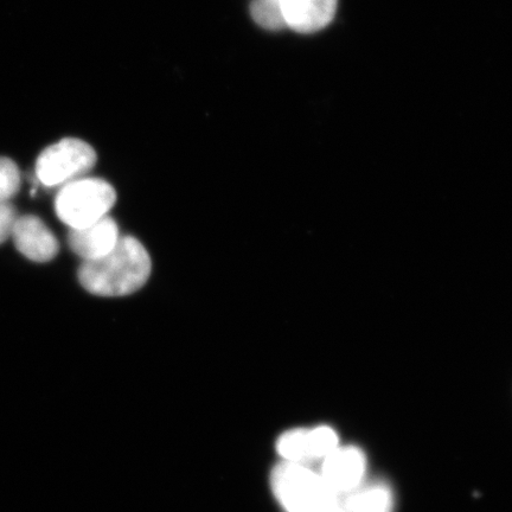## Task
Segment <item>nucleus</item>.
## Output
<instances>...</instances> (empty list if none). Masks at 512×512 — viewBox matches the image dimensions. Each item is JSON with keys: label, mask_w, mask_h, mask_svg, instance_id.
Returning <instances> with one entry per match:
<instances>
[{"label": "nucleus", "mask_w": 512, "mask_h": 512, "mask_svg": "<svg viewBox=\"0 0 512 512\" xmlns=\"http://www.w3.org/2000/svg\"><path fill=\"white\" fill-rule=\"evenodd\" d=\"M338 446V435L334 428L319 426L284 433L278 440L277 450L285 462L305 465L317 460L323 462Z\"/></svg>", "instance_id": "nucleus-5"}, {"label": "nucleus", "mask_w": 512, "mask_h": 512, "mask_svg": "<svg viewBox=\"0 0 512 512\" xmlns=\"http://www.w3.org/2000/svg\"><path fill=\"white\" fill-rule=\"evenodd\" d=\"M120 238L117 222L108 215L87 227L70 229L68 243L83 261H92L110 253Z\"/></svg>", "instance_id": "nucleus-8"}, {"label": "nucleus", "mask_w": 512, "mask_h": 512, "mask_svg": "<svg viewBox=\"0 0 512 512\" xmlns=\"http://www.w3.org/2000/svg\"><path fill=\"white\" fill-rule=\"evenodd\" d=\"M254 22L266 30L286 28L280 0H254L251 4Z\"/></svg>", "instance_id": "nucleus-11"}, {"label": "nucleus", "mask_w": 512, "mask_h": 512, "mask_svg": "<svg viewBox=\"0 0 512 512\" xmlns=\"http://www.w3.org/2000/svg\"><path fill=\"white\" fill-rule=\"evenodd\" d=\"M17 251L34 262H49L60 251L59 241L40 217H18L11 235Z\"/></svg>", "instance_id": "nucleus-7"}, {"label": "nucleus", "mask_w": 512, "mask_h": 512, "mask_svg": "<svg viewBox=\"0 0 512 512\" xmlns=\"http://www.w3.org/2000/svg\"><path fill=\"white\" fill-rule=\"evenodd\" d=\"M343 505L348 512H393L394 495L386 483L362 484L345 496Z\"/></svg>", "instance_id": "nucleus-10"}, {"label": "nucleus", "mask_w": 512, "mask_h": 512, "mask_svg": "<svg viewBox=\"0 0 512 512\" xmlns=\"http://www.w3.org/2000/svg\"><path fill=\"white\" fill-rule=\"evenodd\" d=\"M117 192L105 179L81 177L57 192L55 213L70 229H79L110 215Z\"/></svg>", "instance_id": "nucleus-3"}, {"label": "nucleus", "mask_w": 512, "mask_h": 512, "mask_svg": "<svg viewBox=\"0 0 512 512\" xmlns=\"http://www.w3.org/2000/svg\"><path fill=\"white\" fill-rule=\"evenodd\" d=\"M275 497L286 512H325L342 501L319 473L296 463H283L274 470Z\"/></svg>", "instance_id": "nucleus-2"}, {"label": "nucleus", "mask_w": 512, "mask_h": 512, "mask_svg": "<svg viewBox=\"0 0 512 512\" xmlns=\"http://www.w3.org/2000/svg\"><path fill=\"white\" fill-rule=\"evenodd\" d=\"M17 219L15 207L10 202H0V245L11 238Z\"/></svg>", "instance_id": "nucleus-13"}, {"label": "nucleus", "mask_w": 512, "mask_h": 512, "mask_svg": "<svg viewBox=\"0 0 512 512\" xmlns=\"http://www.w3.org/2000/svg\"><path fill=\"white\" fill-rule=\"evenodd\" d=\"M286 28L313 34L335 18L338 0H280Z\"/></svg>", "instance_id": "nucleus-9"}, {"label": "nucleus", "mask_w": 512, "mask_h": 512, "mask_svg": "<svg viewBox=\"0 0 512 512\" xmlns=\"http://www.w3.org/2000/svg\"><path fill=\"white\" fill-rule=\"evenodd\" d=\"M152 262L143 243L133 236H121L112 251L100 259L83 261L80 284L99 297H124L137 292L149 280Z\"/></svg>", "instance_id": "nucleus-1"}, {"label": "nucleus", "mask_w": 512, "mask_h": 512, "mask_svg": "<svg viewBox=\"0 0 512 512\" xmlns=\"http://www.w3.org/2000/svg\"><path fill=\"white\" fill-rule=\"evenodd\" d=\"M96 152L78 138H64L47 147L36 162V181L44 187H63L85 177L96 164Z\"/></svg>", "instance_id": "nucleus-4"}, {"label": "nucleus", "mask_w": 512, "mask_h": 512, "mask_svg": "<svg viewBox=\"0 0 512 512\" xmlns=\"http://www.w3.org/2000/svg\"><path fill=\"white\" fill-rule=\"evenodd\" d=\"M367 473V457L356 446H338L323 460L322 476L329 489L338 497L347 496L364 482Z\"/></svg>", "instance_id": "nucleus-6"}, {"label": "nucleus", "mask_w": 512, "mask_h": 512, "mask_svg": "<svg viewBox=\"0 0 512 512\" xmlns=\"http://www.w3.org/2000/svg\"><path fill=\"white\" fill-rule=\"evenodd\" d=\"M21 171L14 160L0 157V202H10L21 189Z\"/></svg>", "instance_id": "nucleus-12"}]
</instances>
